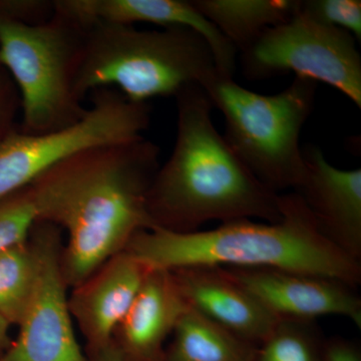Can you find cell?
Returning a JSON list of instances; mask_svg holds the SVG:
<instances>
[{
    "instance_id": "cell-16",
    "label": "cell",
    "mask_w": 361,
    "mask_h": 361,
    "mask_svg": "<svg viewBox=\"0 0 361 361\" xmlns=\"http://www.w3.org/2000/svg\"><path fill=\"white\" fill-rule=\"evenodd\" d=\"M193 6L231 42L245 51L268 30L291 20L300 0H191Z\"/></svg>"
},
{
    "instance_id": "cell-24",
    "label": "cell",
    "mask_w": 361,
    "mask_h": 361,
    "mask_svg": "<svg viewBox=\"0 0 361 361\" xmlns=\"http://www.w3.org/2000/svg\"><path fill=\"white\" fill-rule=\"evenodd\" d=\"M322 361H361V353L353 342L332 337L324 341Z\"/></svg>"
},
{
    "instance_id": "cell-26",
    "label": "cell",
    "mask_w": 361,
    "mask_h": 361,
    "mask_svg": "<svg viewBox=\"0 0 361 361\" xmlns=\"http://www.w3.org/2000/svg\"><path fill=\"white\" fill-rule=\"evenodd\" d=\"M9 327H11V324L0 315V353H6L11 346Z\"/></svg>"
},
{
    "instance_id": "cell-8",
    "label": "cell",
    "mask_w": 361,
    "mask_h": 361,
    "mask_svg": "<svg viewBox=\"0 0 361 361\" xmlns=\"http://www.w3.org/2000/svg\"><path fill=\"white\" fill-rule=\"evenodd\" d=\"M241 66L251 80L293 73L324 82L361 108V58L355 37L301 8L291 20L268 28L241 52Z\"/></svg>"
},
{
    "instance_id": "cell-2",
    "label": "cell",
    "mask_w": 361,
    "mask_h": 361,
    "mask_svg": "<svg viewBox=\"0 0 361 361\" xmlns=\"http://www.w3.org/2000/svg\"><path fill=\"white\" fill-rule=\"evenodd\" d=\"M175 97L174 149L147 195L152 228L190 233L211 220H281L280 194L252 174L216 129L205 90L189 85Z\"/></svg>"
},
{
    "instance_id": "cell-17",
    "label": "cell",
    "mask_w": 361,
    "mask_h": 361,
    "mask_svg": "<svg viewBox=\"0 0 361 361\" xmlns=\"http://www.w3.org/2000/svg\"><path fill=\"white\" fill-rule=\"evenodd\" d=\"M173 334L161 361H253L257 348L191 307Z\"/></svg>"
},
{
    "instance_id": "cell-3",
    "label": "cell",
    "mask_w": 361,
    "mask_h": 361,
    "mask_svg": "<svg viewBox=\"0 0 361 361\" xmlns=\"http://www.w3.org/2000/svg\"><path fill=\"white\" fill-rule=\"evenodd\" d=\"M281 220L239 219L208 231L177 233L153 227L133 237L126 250L151 269L188 266L271 268L361 282L360 261L351 258L320 231L298 194H280Z\"/></svg>"
},
{
    "instance_id": "cell-18",
    "label": "cell",
    "mask_w": 361,
    "mask_h": 361,
    "mask_svg": "<svg viewBox=\"0 0 361 361\" xmlns=\"http://www.w3.org/2000/svg\"><path fill=\"white\" fill-rule=\"evenodd\" d=\"M37 279V250L30 237L0 252V315L9 324H20L32 301Z\"/></svg>"
},
{
    "instance_id": "cell-15",
    "label": "cell",
    "mask_w": 361,
    "mask_h": 361,
    "mask_svg": "<svg viewBox=\"0 0 361 361\" xmlns=\"http://www.w3.org/2000/svg\"><path fill=\"white\" fill-rule=\"evenodd\" d=\"M189 307L171 271L149 270L116 330L115 342L126 360L161 361L166 339Z\"/></svg>"
},
{
    "instance_id": "cell-5",
    "label": "cell",
    "mask_w": 361,
    "mask_h": 361,
    "mask_svg": "<svg viewBox=\"0 0 361 361\" xmlns=\"http://www.w3.org/2000/svg\"><path fill=\"white\" fill-rule=\"evenodd\" d=\"M202 87L224 116L226 141L252 174L274 193L295 189L304 173L301 130L317 82L295 77L279 94L264 96L218 73Z\"/></svg>"
},
{
    "instance_id": "cell-21",
    "label": "cell",
    "mask_w": 361,
    "mask_h": 361,
    "mask_svg": "<svg viewBox=\"0 0 361 361\" xmlns=\"http://www.w3.org/2000/svg\"><path fill=\"white\" fill-rule=\"evenodd\" d=\"M300 8L315 20L346 30L360 40V0H301Z\"/></svg>"
},
{
    "instance_id": "cell-11",
    "label": "cell",
    "mask_w": 361,
    "mask_h": 361,
    "mask_svg": "<svg viewBox=\"0 0 361 361\" xmlns=\"http://www.w3.org/2000/svg\"><path fill=\"white\" fill-rule=\"evenodd\" d=\"M304 173L294 192L322 234L356 261L361 259V170L334 167L312 144L302 149Z\"/></svg>"
},
{
    "instance_id": "cell-9",
    "label": "cell",
    "mask_w": 361,
    "mask_h": 361,
    "mask_svg": "<svg viewBox=\"0 0 361 361\" xmlns=\"http://www.w3.org/2000/svg\"><path fill=\"white\" fill-rule=\"evenodd\" d=\"M59 228L37 221L30 239L37 255V279L18 338L0 361H90L73 330L61 271Z\"/></svg>"
},
{
    "instance_id": "cell-13",
    "label": "cell",
    "mask_w": 361,
    "mask_h": 361,
    "mask_svg": "<svg viewBox=\"0 0 361 361\" xmlns=\"http://www.w3.org/2000/svg\"><path fill=\"white\" fill-rule=\"evenodd\" d=\"M149 270L132 253L123 250L73 287L68 298L71 317L75 318L92 351L114 341L116 329Z\"/></svg>"
},
{
    "instance_id": "cell-4",
    "label": "cell",
    "mask_w": 361,
    "mask_h": 361,
    "mask_svg": "<svg viewBox=\"0 0 361 361\" xmlns=\"http://www.w3.org/2000/svg\"><path fill=\"white\" fill-rule=\"evenodd\" d=\"M218 73L210 44L192 28L94 23L87 27L75 90L80 101L111 87L135 103H148L176 97L189 85L203 87Z\"/></svg>"
},
{
    "instance_id": "cell-19",
    "label": "cell",
    "mask_w": 361,
    "mask_h": 361,
    "mask_svg": "<svg viewBox=\"0 0 361 361\" xmlns=\"http://www.w3.org/2000/svg\"><path fill=\"white\" fill-rule=\"evenodd\" d=\"M323 345L315 320L280 319L253 361H322Z\"/></svg>"
},
{
    "instance_id": "cell-6",
    "label": "cell",
    "mask_w": 361,
    "mask_h": 361,
    "mask_svg": "<svg viewBox=\"0 0 361 361\" xmlns=\"http://www.w3.org/2000/svg\"><path fill=\"white\" fill-rule=\"evenodd\" d=\"M85 32V26L56 8L51 20L35 25L0 14V65L20 94L21 132H56L87 114L75 90Z\"/></svg>"
},
{
    "instance_id": "cell-22",
    "label": "cell",
    "mask_w": 361,
    "mask_h": 361,
    "mask_svg": "<svg viewBox=\"0 0 361 361\" xmlns=\"http://www.w3.org/2000/svg\"><path fill=\"white\" fill-rule=\"evenodd\" d=\"M0 14L25 25H42L51 20L54 16V1H0Z\"/></svg>"
},
{
    "instance_id": "cell-1",
    "label": "cell",
    "mask_w": 361,
    "mask_h": 361,
    "mask_svg": "<svg viewBox=\"0 0 361 361\" xmlns=\"http://www.w3.org/2000/svg\"><path fill=\"white\" fill-rule=\"evenodd\" d=\"M160 148L142 137L85 149L61 161L28 186L37 221L68 233L61 252L66 286L75 287L133 237L151 229L147 195Z\"/></svg>"
},
{
    "instance_id": "cell-10",
    "label": "cell",
    "mask_w": 361,
    "mask_h": 361,
    "mask_svg": "<svg viewBox=\"0 0 361 361\" xmlns=\"http://www.w3.org/2000/svg\"><path fill=\"white\" fill-rule=\"evenodd\" d=\"M223 268L279 319L337 315L361 327L360 297L341 280L271 268Z\"/></svg>"
},
{
    "instance_id": "cell-7",
    "label": "cell",
    "mask_w": 361,
    "mask_h": 361,
    "mask_svg": "<svg viewBox=\"0 0 361 361\" xmlns=\"http://www.w3.org/2000/svg\"><path fill=\"white\" fill-rule=\"evenodd\" d=\"M90 94L92 106L75 125L39 135L13 129L0 141V200L75 154L144 137L151 121L148 103H135L111 87Z\"/></svg>"
},
{
    "instance_id": "cell-25",
    "label": "cell",
    "mask_w": 361,
    "mask_h": 361,
    "mask_svg": "<svg viewBox=\"0 0 361 361\" xmlns=\"http://www.w3.org/2000/svg\"><path fill=\"white\" fill-rule=\"evenodd\" d=\"M92 361H127L115 341L94 351Z\"/></svg>"
},
{
    "instance_id": "cell-20",
    "label": "cell",
    "mask_w": 361,
    "mask_h": 361,
    "mask_svg": "<svg viewBox=\"0 0 361 361\" xmlns=\"http://www.w3.org/2000/svg\"><path fill=\"white\" fill-rule=\"evenodd\" d=\"M37 221V210L28 186L1 199L0 252L26 241Z\"/></svg>"
},
{
    "instance_id": "cell-12",
    "label": "cell",
    "mask_w": 361,
    "mask_h": 361,
    "mask_svg": "<svg viewBox=\"0 0 361 361\" xmlns=\"http://www.w3.org/2000/svg\"><path fill=\"white\" fill-rule=\"evenodd\" d=\"M54 8L87 26L94 23L135 25L151 23L171 27L183 26L203 35L210 44L218 73L233 78L237 51L224 35L193 6L185 0H59Z\"/></svg>"
},
{
    "instance_id": "cell-14",
    "label": "cell",
    "mask_w": 361,
    "mask_h": 361,
    "mask_svg": "<svg viewBox=\"0 0 361 361\" xmlns=\"http://www.w3.org/2000/svg\"><path fill=\"white\" fill-rule=\"evenodd\" d=\"M188 305L233 334L258 345L279 318L218 266L171 270Z\"/></svg>"
},
{
    "instance_id": "cell-23",
    "label": "cell",
    "mask_w": 361,
    "mask_h": 361,
    "mask_svg": "<svg viewBox=\"0 0 361 361\" xmlns=\"http://www.w3.org/2000/svg\"><path fill=\"white\" fill-rule=\"evenodd\" d=\"M20 97L11 78H7L6 71L0 65V141L13 130V122Z\"/></svg>"
}]
</instances>
